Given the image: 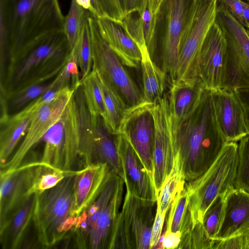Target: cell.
<instances>
[{"mask_svg":"<svg viewBox=\"0 0 249 249\" xmlns=\"http://www.w3.org/2000/svg\"><path fill=\"white\" fill-rule=\"evenodd\" d=\"M124 180L112 170L77 217L68 235L78 249H109L123 199Z\"/></svg>","mask_w":249,"mask_h":249,"instance_id":"obj_4","label":"cell"},{"mask_svg":"<svg viewBox=\"0 0 249 249\" xmlns=\"http://www.w3.org/2000/svg\"><path fill=\"white\" fill-rule=\"evenodd\" d=\"M96 19L102 36L122 63L130 68H137L141 63L140 50L120 23L107 17Z\"/></svg>","mask_w":249,"mask_h":249,"instance_id":"obj_23","label":"cell"},{"mask_svg":"<svg viewBox=\"0 0 249 249\" xmlns=\"http://www.w3.org/2000/svg\"><path fill=\"white\" fill-rule=\"evenodd\" d=\"M244 10V18L246 24V28L249 26V3L242 0Z\"/></svg>","mask_w":249,"mask_h":249,"instance_id":"obj_50","label":"cell"},{"mask_svg":"<svg viewBox=\"0 0 249 249\" xmlns=\"http://www.w3.org/2000/svg\"><path fill=\"white\" fill-rule=\"evenodd\" d=\"M241 235L243 239V249H249V226Z\"/></svg>","mask_w":249,"mask_h":249,"instance_id":"obj_49","label":"cell"},{"mask_svg":"<svg viewBox=\"0 0 249 249\" xmlns=\"http://www.w3.org/2000/svg\"><path fill=\"white\" fill-rule=\"evenodd\" d=\"M36 194L30 195L0 231V242L3 249L19 248L33 217Z\"/></svg>","mask_w":249,"mask_h":249,"instance_id":"obj_25","label":"cell"},{"mask_svg":"<svg viewBox=\"0 0 249 249\" xmlns=\"http://www.w3.org/2000/svg\"><path fill=\"white\" fill-rule=\"evenodd\" d=\"M75 175L68 177L53 188L36 194L33 222L38 242L44 248H52L66 238L75 224Z\"/></svg>","mask_w":249,"mask_h":249,"instance_id":"obj_5","label":"cell"},{"mask_svg":"<svg viewBox=\"0 0 249 249\" xmlns=\"http://www.w3.org/2000/svg\"><path fill=\"white\" fill-rule=\"evenodd\" d=\"M89 12L80 6L75 0H71L67 15L64 17L63 32L71 49L76 42L84 20Z\"/></svg>","mask_w":249,"mask_h":249,"instance_id":"obj_35","label":"cell"},{"mask_svg":"<svg viewBox=\"0 0 249 249\" xmlns=\"http://www.w3.org/2000/svg\"><path fill=\"white\" fill-rule=\"evenodd\" d=\"M236 91L245 112L246 124L249 131V89H239Z\"/></svg>","mask_w":249,"mask_h":249,"instance_id":"obj_46","label":"cell"},{"mask_svg":"<svg viewBox=\"0 0 249 249\" xmlns=\"http://www.w3.org/2000/svg\"><path fill=\"white\" fill-rule=\"evenodd\" d=\"M216 120L226 142L249 135L245 112L236 90L222 88L212 92Z\"/></svg>","mask_w":249,"mask_h":249,"instance_id":"obj_20","label":"cell"},{"mask_svg":"<svg viewBox=\"0 0 249 249\" xmlns=\"http://www.w3.org/2000/svg\"><path fill=\"white\" fill-rule=\"evenodd\" d=\"M41 164L39 161H32L0 173V231L31 195L30 190Z\"/></svg>","mask_w":249,"mask_h":249,"instance_id":"obj_16","label":"cell"},{"mask_svg":"<svg viewBox=\"0 0 249 249\" xmlns=\"http://www.w3.org/2000/svg\"><path fill=\"white\" fill-rule=\"evenodd\" d=\"M85 18L80 35L74 45L77 51V59L82 79L92 71V58L91 49L90 31L88 16Z\"/></svg>","mask_w":249,"mask_h":249,"instance_id":"obj_33","label":"cell"},{"mask_svg":"<svg viewBox=\"0 0 249 249\" xmlns=\"http://www.w3.org/2000/svg\"><path fill=\"white\" fill-rule=\"evenodd\" d=\"M75 91L70 88H66L54 100L42 106L31 115L23 141L9 160L0 165V173L15 169L23 163L24 158L31 149L41 142L45 133L59 118Z\"/></svg>","mask_w":249,"mask_h":249,"instance_id":"obj_13","label":"cell"},{"mask_svg":"<svg viewBox=\"0 0 249 249\" xmlns=\"http://www.w3.org/2000/svg\"><path fill=\"white\" fill-rule=\"evenodd\" d=\"M238 144L225 143L213 164L195 180L186 182L189 199L185 211L192 227L203 222L205 212L219 196L234 187L238 161Z\"/></svg>","mask_w":249,"mask_h":249,"instance_id":"obj_6","label":"cell"},{"mask_svg":"<svg viewBox=\"0 0 249 249\" xmlns=\"http://www.w3.org/2000/svg\"><path fill=\"white\" fill-rule=\"evenodd\" d=\"M225 196H218L205 213L203 225L209 237L215 240L223 221L225 209Z\"/></svg>","mask_w":249,"mask_h":249,"instance_id":"obj_36","label":"cell"},{"mask_svg":"<svg viewBox=\"0 0 249 249\" xmlns=\"http://www.w3.org/2000/svg\"><path fill=\"white\" fill-rule=\"evenodd\" d=\"M174 139L186 182L192 181L213 164L226 143L216 120L211 91L204 89L195 110L174 132Z\"/></svg>","mask_w":249,"mask_h":249,"instance_id":"obj_1","label":"cell"},{"mask_svg":"<svg viewBox=\"0 0 249 249\" xmlns=\"http://www.w3.org/2000/svg\"><path fill=\"white\" fill-rule=\"evenodd\" d=\"M244 0V1L249 3V0Z\"/></svg>","mask_w":249,"mask_h":249,"instance_id":"obj_52","label":"cell"},{"mask_svg":"<svg viewBox=\"0 0 249 249\" xmlns=\"http://www.w3.org/2000/svg\"><path fill=\"white\" fill-rule=\"evenodd\" d=\"M0 33L7 40V57L50 34L63 31L58 0H0Z\"/></svg>","mask_w":249,"mask_h":249,"instance_id":"obj_3","label":"cell"},{"mask_svg":"<svg viewBox=\"0 0 249 249\" xmlns=\"http://www.w3.org/2000/svg\"><path fill=\"white\" fill-rule=\"evenodd\" d=\"M120 23L124 29L137 44L140 51L147 49L142 18L138 11L127 14L122 22Z\"/></svg>","mask_w":249,"mask_h":249,"instance_id":"obj_40","label":"cell"},{"mask_svg":"<svg viewBox=\"0 0 249 249\" xmlns=\"http://www.w3.org/2000/svg\"><path fill=\"white\" fill-rule=\"evenodd\" d=\"M226 55V39L215 21L204 41L199 58L198 76L205 89L214 92L222 88Z\"/></svg>","mask_w":249,"mask_h":249,"instance_id":"obj_17","label":"cell"},{"mask_svg":"<svg viewBox=\"0 0 249 249\" xmlns=\"http://www.w3.org/2000/svg\"><path fill=\"white\" fill-rule=\"evenodd\" d=\"M79 170L80 169L66 170L49 167L42 164L38 168L30 194V195L33 194L39 195L45 190L55 186L65 178L76 175Z\"/></svg>","mask_w":249,"mask_h":249,"instance_id":"obj_31","label":"cell"},{"mask_svg":"<svg viewBox=\"0 0 249 249\" xmlns=\"http://www.w3.org/2000/svg\"><path fill=\"white\" fill-rule=\"evenodd\" d=\"M75 92V91H74ZM44 147L39 161L44 165L72 170L80 154V135L74 93L57 121L42 138Z\"/></svg>","mask_w":249,"mask_h":249,"instance_id":"obj_9","label":"cell"},{"mask_svg":"<svg viewBox=\"0 0 249 249\" xmlns=\"http://www.w3.org/2000/svg\"><path fill=\"white\" fill-rule=\"evenodd\" d=\"M116 142L126 190L142 198L157 202L158 195L153 178L134 149L121 134L116 135Z\"/></svg>","mask_w":249,"mask_h":249,"instance_id":"obj_18","label":"cell"},{"mask_svg":"<svg viewBox=\"0 0 249 249\" xmlns=\"http://www.w3.org/2000/svg\"><path fill=\"white\" fill-rule=\"evenodd\" d=\"M152 105L143 101L137 106L128 107L118 134L122 135L129 142L153 178L155 123L150 109Z\"/></svg>","mask_w":249,"mask_h":249,"instance_id":"obj_15","label":"cell"},{"mask_svg":"<svg viewBox=\"0 0 249 249\" xmlns=\"http://www.w3.org/2000/svg\"><path fill=\"white\" fill-rule=\"evenodd\" d=\"M163 235L162 246L163 249L178 248L181 242V234L180 231L173 232L166 231Z\"/></svg>","mask_w":249,"mask_h":249,"instance_id":"obj_45","label":"cell"},{"mask_svg":"<svg viewBox=\"0 0 249 249\" xmlns=\"http://www.w3.org/2000/svg\"><path fill=\"white\" fill-rule=\"evenodd\" d=\"M204 89L202 82L198 77L172 82L168 101L173 133L195 110Z\"/></svg>","mask_w":249,"mask_h":249,"instance_id":"obj_21","label":"cell"},{"mask_svg":"<svg viewBox=\"0 0 249 249\" xmlns=\"http://www.w3.org/2000/svg\"><path fill=\"white\" fill-rule=\"evenodd\" d=\"M51 86V82L48 84H39L29 87L8 96L1 94L5 99L8 113L12 112L15 114L19 111L48 90Z\"/></svg>","mask_w":249,"mask_h":249,"instance_id":"obj_34","label":"cell"},{"mask_svg":"<svg viewBox=\"0 0 249 249\" xmlns=\"http://www.w3.org/2000/svg\"><path fill=\"white\" fill-rule=\"evenodd\" d=\"M111 169L106 163L90 164L75 175L74 182V196L77 217L94 198Z\"/></svg>","mask_w":249,"mask_h":249,"instance_id":"obj_24","label":"cell"},{"mask_svg":"<svg viewBox=\"0 0 249 249\" xmlns=\"http://www.w3.org/2000/svg\"><path fill=\"white\" fill-rule=\"evenodd\" d=\"M118 1L125 17L126 14V0H118Z\"/></svg>","mask_w":249,"mask_h":249,"instance_id":"obj_51","label":"cell"},{"mask_svg":"<svg viewBox=\"0 0 249 249\" xmlns=\"http://www.w3.org/2000/svg\"><path fill=\"white\" fill-rule=\"evenodd\" d=\"M142 21L146 45L152 58L156 46V25L159 15L154 14L148 0H143L139 12Z\"/></svg>","mask_w":249,"mask_h":249,"instance_id":"obj_39","label":"cell"},{"mask_svg":"<svg viewBox=\"0 0 249 249\" xmlns=\"http://www.w3.org/2000/svg\"><path fill=\"white\" fill-rule=\"evenodd\" d=\"M218 4V0H191L171 82L198 77L201 49L208 33L215 21Z\"/></svg>","mask_w":249,"mask_h":249,"instance_id":"obj_7","label":"cell"},{"mask_svg":"<svg viewBox=\"0 0 249 249\" xmlns=\"http://www.w3.org/2000/svg\"><path fill=\"white\" fill-rule=\"evenodd\" d=\"M150 109L155 123L153 180L158 196L164 180L173 168L176 156L167 96L164 94L160 101L151 106Z\"/></svg>","mask_w":249,"mask_h":249,"instance_id":"obj_14","label":"cell"},{"mask_svg":"<svg viewBox=\"0 0 249 249\" xmlns=\"http://www.w3.org/2000/svg\"><path fill=\"white\" fill-rule=\"evenodd\" d=\"M215 21L226 41L222 88L231 90L249 89V36L246 28L233 18L221 1H218Z\"/></svg>","mask_w":249,"mask_h":249,"instance_id":"obj_12","label":"cell"},{"mask_svg":"<svg viewBox=\"0 0 249 249\" xmlns=\"http://www.w3.org/2000/svg\"><path fill=\"white\" fill-rule=\"evenodd\" d=\"M140 52L143 101L154 104L165 94L166 74L153 61L147 49Z\"/></svg>","mask_w":249,"mask_h":249,"instance_id":"obj_26","label":"cell"},{"mask_svg":"<svg viewBox=\"0 0 249 249\" xmlns=\"http://www.w3.org/2000/svg\"><path fill=\"white\" fill-rule=\"evenodd\" d=\"M96 73L106 109L105 115L103 118L105 124L110 133L118 135L121 121L128 107L113 87L104 78Z\"/></svg>","mask_w":249,"mask_h":249,"instance_id":"obj_27","label":"cell"},{"mask_svg":"<svg viewBox=\"0 0 249 249\" xmlns=\"http://www.w3.org/2000/svg\"><path fill=\"white\" fill-rule=\"evenodd\" d=\"M189 199V193L185 184L184 188L178 193L171 204L166 231H180Z\"/></svg>","mask_w":249,"mask_h":249,"instance_id":"obj_38","label":"cell"},{"mask_svg":"<svg viewBox=\"0 0 249 249\" xmlns=\"http://www.w3.org/2000/svg\"><path fill=\"white\" fill-rule=\"evenodd\" d=\"M71 48L63 31L39 39L8 59L1 77V94L8 96L56 76Z\"/></svg>","mask_w":249,"mask_h":249,"instance_id":"obj_2","label":"cell"},{"mask_svg":"<svg viewBox=\"0 0 249 249\" xmlns=\"http://www.w3.org/2000/svg\"><path fill=\"white\" fill-rule=\"evenodd\" d=\"M246 30H247V29H246ZM247 32H248V35H249V31H248L247 30Z\"/></svg>","mask_w":249,"mask_h":249,"instance_id":"obj_54","label":"cell"},{"mask_svg":"<svg viewBox=\"0 0 249 249\" xmlns=\"http://www.w3.org/2000/svg\"><path fill=\"white\" fill-rule=\"evenodd\" d=\"M102 17H107L116 22H121L124 15L118 0H97Z\"/></svg>","mask_w":249,"mask_h":249,"instance_id":"obj_41","label":"cell"},{"mask_svg":"<svg viewBox=\"0 0 249 249\" xmlns=\"http://www.w3.org/2000/svg\"><path fill=\"white\" fill-rule=\"evenodd\" d=\"M152 13L159 15L162 4L164 0H148Z\"/></svg>","mask_w":249,"mask_h":249,"instance_id":"obj_48","label":"cell"},{"mask_svg":"<svg viewBox=\"0 0 249 249\" xmlns=\"http://www.w3.org/2000/svg\"><path fill=\"white\" fill-rule=\"evenodd\" d=\"M80 129V159L84 167L90 164L102 162L124 180V173L119 156L116 135L107 128L103 118L91 115L87 107L80 86L75 91Z\"/></svg>","mask_w":249,"mask_h":249,"instance_id":"obj_8","label":"cell"},{"mask_svg":"<svg viewBox=\"0 0 249 249\" xmlns=\"http://www.w3.org/2000/svg\"><path fill=\"white\" fill-rule=\"evenodd\" d=\"M191 0H164L165 29L162 41V70L172 80L179 55L182 30Z\"/></svg>","mask_w":249,"mask_h":249,"instance_id":"obj_19","label":"cell"},{"mask_svg":"<svg viewBox=\"0 0 249 249\" xmlns=\"http://www.w3.org/2000/svg\"><path fill=\"white\" fill-rule=\"evenodd\" d=\"M238 161L234 187L249 193V135L238 144Z\"/></svg>","mask_w":249,"mask_h":249,"instance_id":"obj_37","label":"cell"},{"mask_svg":"<svg viewBox=\"0 0 249 249\" xmlns=\"http://www.w3.org/2000/svg\"><path fill=\"white\" fill-rule=\"evenodd\" d=\"M84 96L88 108L91 115H98L103 118L106 113L103 96L97 74L92 70L81 80Z\"/></svg>","mask_w":249,"mask_h":249,"instance_id":"obj_30","label":"cell"},{"mask_svg":"<svg viewBox=\"0 0 249 249\" xmlns=\"http://www.w3.org/2000/svg\"><path fill=\"white\" fill-rule=\"evenodd\" d=\"M186 184L178 155L176 153L173 168L164 180L157 200V210L160 213H167L178 193Z\"/></svg>","mask_w":249,"mask_h":249,"instance_id":"obj_29","label":"cell"},{"mask_svg":"<svg viewBox=\"0 0 249 249\" xmlns=\"http://www.w3.org/2000/svg\"><path fill=\"white\" fill-rule=\"evenodd\" d=\"M246 29H247V30L248 31H249V26H248L247 27H246Z\"/></svg>","mask_w":249,"mask_h":249,"instance_id":"obj_53","label":"cell"},{"mask_svg":"<svg viewBox=\"0 0 249 249\" xmlns=\"http://www.w3.org/2000/svg\"><path fill=\"white\" fill-rule=\"evenodd\" d=\"M76 48L71 49L68 59L61 71L51 82V87L62 89L67 87L75 90L81 85Z\"/></svg>","mask_w":249,"mask_h":249,"instance_id":"obj_32","label":"cell"},{"mask_svg":"<svg viewBox=\"0 0 249 249\" xmlns=\"http://www.w3.org/2000/svg\"><path fill=\"white\" fill-rule=\"evenodd\" d=\"M166 214L160 213L158 210L155 216L152 229L150 249H156L161 236L162 229Z\"/></svg>","mask_w":249,"mask_h":249,"instance_id":"obj_42","label":"cell"},{"mask_svg":"<svg viewBox=\"0 0 249 249\" xmlns=\"http://www.w3.org/2000/svg\"><path fill=\"white\" fill-rule=\"evenodd\" d=\"M230 14L246 27L242 0H220Z\"/></svg>","mask_w":249,"mask_h":249,"instance_id":"obj_43","label":"cell"},{"mask_svg":"<svg viewBox=\"0 0 249 249\" xmlns=\"http://www.w3.org/2000/svg\"><path fill=\"white\" fill-rule=\"evenodd\" d=\"M155 203L126 190L110 249H150Z\"/></svg>","mask_w":249,"mask_h":249,"instance_id":"obj_11","label":"cell"},{"mask_svg":"<svg viewBox=\"0 0 249 249\" xmlns=\"http://www.w3.org/2000/svg\"><path fill=\"white\" fill-rule=\"evenodd\" d=\"M143 0H126V14L141 10Z\"/></svg>","mask_w":249,"mask_h":249,"instance_id":"obj_47","label":"cell"},{"mask_svg":"<svg viewBox=\"0 0 249 249\" xmlns=\"http://www.w3.org/2000/svg\"><path fill=\"white\" fill-rule=\"evenodd\" d=\"M243 249L241 235L234 236L222 240H215L213 249Z\"/></svg>","mask_w":249,"mask_h":249,"instance_id":"obj_44","label":"cell"},{"mask_svg":"<svg viewBox=\"0 0 249 249\" xmlns=\"http://www.w3.org/2000/svg\"><path fill=\"white\" fill-rule=\"evenodd\" d=\"M30 118H18L10 115L0 122V164H4L11 157L20 139L25 135Z\"/></svg>","mask_w":249,"mask_h":249,"instance_id":"obj_28","label":"cell"},{"mask_svg":"<svg viewBox=\"0 0 249 249\" xmlns=\"http://www.w3.org/2000/svg\"><path fill=\"white\" fill-rule=\"evenodd\" d=\"M88 20L90 31L92 70L113 87L128 107L141 104L143 101L142 92L102 36L96 18L89 13Z\"/></svg>","mask_w":249,"mask_h":249,"instance_id":"obj_10","label":"cell"},{"mask_svg":"<svg viewBox=\"0 0 249 249\" xmlns=\"http://www.w3.org/2000/svg\"><path fill=\"white\" fill-rule=\"evenodd\" d=\"M249 226V193L234 187L225 196L224 214L215 240L241 235Z\"/></svg>","mask_w":249,"mask_h":249,"instance_id":"obj_22","label":"cell"}]
</instances>
